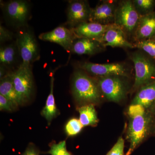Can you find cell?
<instances>
[{
  "label": "cell",
  "mask_w": 155,
  "mask_h": 155,
  "mask_svg": "<svg viewBox=\"0 0 155 155\" xmlns=\"http://www.w3.org/2000/svg\"><path fill=\"white\" fill-rule=\"evenodd\" d=\"M126 139L130 143L125 155H130L146 140L155 134V114L142 106L130 104Z\"/></svg>",
  "instance_id": "6da1fadb"
},
{
  "label": "cell",
  "mask_w": 155,
  "mask_h": 155,
  "mask_svg": "<svg viewBox=\"0 0 155 155\" xmlns=\"http://www.w3.org/2000/svg\"><path fill=\"white\" fill-rule=\"evenodd\" d=\"M72 92L75 101L82 106L99 104L102 96L96 78L78 68L72 75Z\"/></svg>",
  "instance_id": "7a4b0ae2"
},
{
  "label": "cell",
  "mask_w": 155,
  "mask_h": 155,
  "mask_svg": "<svg viewBox=\"0 0 155 155\" xmlns=\"http://www.w3.org/2000/svg\"><path fill=\"white\" fill-rule=\"evenodd\" d=\"M141 16L131 0L118 1L114 24L124 32L128 40H132Z\"/></svg>",
  "instance_id": "3957f363"
},
{
  "label": "cell",
  "mask_w": 155,
  "mask_h": 155,
  "mask_svg": "<svg viewBox=\"0 0 155 155\" xmlns=\"http://www.w3.org/2000/svg\"><path fill=\"white\" fill-rule=\"evenodd\" d=\"M129 58L133 62L135 70L132 91H137L142 87L155 80V61L140 51L130 53Z\"/></svg>",
  "instance_id": "277c9868"
},
{
  "label": "cell",
  "mask_w": 155,
  "mask_h": 155,
  "mask_svg": "<svg viewBox=\"0 0 155 155\" xmlns=\"http://www.w3.org/2000/svg\"><path fill=\"white\" fill-rule=\"evenodd\" d=\"M22 60V64L32 66L40 58L38 43L34 34L27 25L18 28L16 41Z\"/></svg>",
  "instance_id": "5b68a950"
},
{
  "label": "cell",
  "mask_w": 155,
  "mask_h": 155,
  "mask_svg": "<svg viewBox=\"0 0 155 155\" xmlns=\"http://www.w3.org/2000/svg\"><path fill=\"white\" fill-rule=\"evenodd\" d=\"M19 105L28 102L33 94L34 81L32 66L21 64L11 73Z\"/></svg>",
  "instance_id": "8992f818"
},
{
  "label": "cell",
  "mask_w": 155,
  "mask_h": 155,
  "mask_svg": "<svg viewBox=\"0 0 155 155\" xmlns=\"http://www.w3.org/2000/svg\"><path fill=\"white\" fill-rule=\"evenodd\" d=\"M126 78L111 75L95 78L102 95L110 101L118 103L125 98L128 92Z\"/></svg>",
  "instance_id": "52a82bcc"
},
{
  "label": "cell",
  "mask_w": 155,
  "mask_h": 155,
  "mask_svg": "<svg viewBox=\"0 0 155 155\" xmlns=\"http://www.w3.org/2000/svg\"><path fill=\"white\" fill-rule=\"evenodd\" d=\"M75 66V68L81 69L97 77L118 75L128 78L131 72L130 67L125 63L100 64L83 61L77 62Z\"/></svg>",
  "instance_id": "ba28073f"
},
{
  "label": "cell",
  "mask_w": 155,
  "mask_h": 155,
  "mask_svg": "<svg viewBox=\"0 0 155 155\" xmlns=\"http://www.w3.org/2000/svg\"><path fill=\"white\" fill-rule=\"evenodd\" d=\"M29 2L23 0H11L2 4L5 17L13 26L19 28L27 25L30 14Z\"/></svg>",
  "instance_id": "9c48e42d"
},
{
  "label": "cell",
  "mask_w": 155,
  "mask_h": 155,
  "mask_svg": "<svg viewBox=\"0 0 155 155\" xmlns=\"http://www.w3.org/2000/svg\"><path fill=\"white\" fill-rule=\"evenodd\" d=\"M118 3L115 0L99 1L95 8H91L89 22L104 25L114 24Z\"/></svg>",
  "instance_id": "30bf717a"
},
{
  "label": "cell",
  "mask_w": 155,
  "mask_h": 155,
  "mask_svg": "<svg viewBox=\"0 0 155 155\" xmlns=\"http://www.w3.org/2000/svg\"><path fill=\"white\" fill-rule=\"evenodd\" d=\"M91 11L88 1H69L67 9L66 24L70 25V28H74L81 23L89 22Z\"/></svg>",
  "instance_id": "8fae6325"
},
{
  "label": "cell",
  "mask_w": 155,
  "mask_h": 155,
  "mask_svg": "<svg viewBox=\"0 0 155 155\" xmlns=\"http://www.w3.org/2000/svg\"><path fill=\"white\" fill-rule=\"evenodd\" d=\"M39 38L44 41L51 42L61 45L68 52L71 53L72 45L77 38L72 28L58 26L53 30L41 34Z\"/></svg>",
  "instance_id": "7c38bea8"
},
{
  "label": "cell",
  "mask_w": 155,
  "mask_h": 155,
  "mask_svg": "<svg viewBox=\"0 0 155 155\" xmlns=\"http://www.w3.org/2000/svg\"><path fill=\"white\" fill-rule=\"evenodd\" d=\"M115 24L104 25L95 22H87L72 28L77 38H86L101 42L106 31Z\"/></svg>",
  "instance_id": "4fadbf2b"
},
{
  "label": "cell",
  "mask_w": 155,
  "mask_h": 155,
  "mask_svg": "<svg viewBox=\"0 0 155 155\" xmlns=\"http://www.w3.org/2000/svg\"><path fill=\"white\" fill-rule=\"evenodd\" d=\"M101 42L105 47L134 48L133 43L128 40L124 32L116 25L106 31Z\"/></svg>",
  "instance_id": "5bb4252c"
},
{
  "label": "cell",
  "mask_w": 155,
  "mask_h": 155,
  "mask_svg": "<svg viewBox=\"0 0 155 155\" xmlns=\"http://www.w3.org/2000/svg\"><path fill=\"white\" fill-rule=\"evenodd\" d=\"M106 47L102 43L96 40L76 38L72 45L71 53L78 55L93 56L102 52Z\"/></svg>",
  "instance_id": "9a60e30c"
},
{
  "label": "cell",
  "mask_w": 155,
  "mask_h": 155,
  "mask_svg": "<svg viewBox=\"0 0 155 155\" xmlns=\"http://www.w3.org/2000/svg\"><path fill=\"white\" fill-rule=\"evenodd\" d=\"M155 37V11L141 16L134 35L133 43Z\"/></svg>",
  "instance_id": "2e32d148"
},
{
  "label": "cell",
  "mask_w": 155,
  "mask_h": 155,
  "mask_svg": "<svg viewBox=\"0 0 155 155\" xmlns=\"http://www.w3.org/2000/svg\"><path fill=\"white\" fill-rule=\"evenodd\" d=\"M21 57L16 41L10 44L1 46L0 48V63L10 69L15 70V67L18 68L17 65Z\"/></svg>",
  "instance_id": "e0dca14e"
},
{
  "label": "cell",
  "mask_w": 155,
  "mask_h": 155,
  "mask_svg": "<svg viewBox=\"0 0 155 155\" xmlns=\"http://www.w3.org/2000/svg\"><path fill=\"white\" fill-rule=\"evenodd\" d=\"M155 103V80L142 87L137 91L131 104L139 105L150 110Z\"/></svg>",
  "instance_id": "ac0fdd59"
},
{
  "label": "cell",
  "mask_w": 155,
  "mask_h": 155,
  "mask_svg": "<svg viewBox=\"0 0 155 155\" xmlns=\"http://www.w3.org/2000/svg\"><path fill=\"white\" fill-rule=\"evenodd\" d=\"M1 79L0 94L10 100L17 108L19 106V99L12 80L11 73Z\"/></svg>",
  "instance_id": "d6986e66"
},
{
  "label": "cell",
  "mask_w": 155,
  "mask_h": 155,
  "mask_svg": "<svg viewBox=\"0 0 155 155\" xmlns=\"http://www.w3.org/2000/svg\"><path fill=\"white\" fill-rule=\"evenodd\" d=\"M94 105L92 104L84 105L78 108L81 123L84 126H96L99 122Z\"/></svg>",
  "instance_id": "ffe728a7"
},
{
  "label": "cell",
  "mask_w": 155,
  "mask_h": 155,
  "mask_svg": "<svg viewBox=\"0 0 155 155\" xmlns=\"http://www.w3.org/2000/svg\"><path fill=\"white\" fill-rule=\"evenodd\" d=\"M55 70L54 71L51 79V90L47 98L45 105L41 112L42 116L47 120L48 123H51L53 119L58 116L59 112L56 107L54 95V74Z\"/></svg>",
  "instance_id": "44dd1931"
},
{
  "label": "cell",
  "mask_w": 155,
  "mask_h": 155,
  "mask_svg": "<svg viewBox=\"0 0 155 155\" xmlns=\"http://www.w3.org/2000/svg\"><path fill=\"white\" fill-rule=\"evenodd\" d=\"M136 10L140 16L153 13L155 7V0H133Z\"/></svg>",
  "instance_id": "7402d4cb"
},
{
  "label": "cell",
  "mask_w": 155,
  "mask_h": 155,
  "mask_svg": "<svg viewBox=\"0 0 155 155\" xmlns=\"http://www.w3.org/2000/svg\"><path fill=\"white\" fill-rule=\"evenodd\" d=\"M134 48L144 52L151 59L155 61V40L153 39L140 41L133 43Z\"/></svg>",
  "instance_id": "603a6c76"
},
{
  "label": "cell",
  "mask_w": 155,
  "mask_h": 155,
  "mask_svg": "<svg viewBox=\"0 0 155 155\" xmlns=\"http://www.w3.org/2000/svg\"><path fill=\"white\" fill-rule=\"evenodd\" d=\"M83 127L79 119L73 118L69 120L66 124L65 130L69 136H73L80 133Z\"/></svg>",
  "instance_id": "cb8c5ba5"
},
{
  "label": "cell",
  "mask_w": 155,
  "mask_h": 155,
  "mask_svg": "<svg viewBox=\"0 0 155 155\" xmlns=\"http://www.w3.org/2000/svg\"><path fill=\"white\" fill-rule=\"evenodd\" d=\"M48 153L51 155H72L67 151L65 140L58 143H53Z\"/></svg>",
  "instance_id": "d4e9b609"
},
{
  "label": "cell",
  "mask_w": 155,
  "mask_h": 155,
  "mask_svg": "<svg viewBox=\"0 0 155 155\" xmlns=\"http://www.w3.org/2000/svg\"><path fill=\"white\" fill-rule=\"evenodd\" d=\"M125 141L122 137H119L114 147L106 155H124Z\"/></svg>",
  "instance_id": "484cf974"
},
{
  "label": "cell",
  "mask_w": 155,
  "mask_h": 155,
  "mask_svg": "<svg viewBox=\"0 0 155 155\" xmlns=\"http://www.w3.org/2000/svg\"><path fill=\"white\" fill-rule=\"evenodd\" d=\"M14 104L5 97L0 94V110L12 112L16 109Z\"/></svg>",
  "instance_id": "4316f807"
},
{
  "label": "cell",
  "mask_w": 155,
  "mask_h": 155,
  "mask_svg": "<svg viewBox=\"0 0 155 155\" xmlns=\"http://www.w3.org/2000/svg\"><path fill=\"white\" fill-rule=\"evenodd\" d=\"M13 38L14 34L13 32L3 25H0V42L1 44L12 40Z\"/></svg>",
  "instance_id": "83f0119b"
},
{
  "label": "cell",
  "mask_w": 155,
  "mask_h": 155,
  "mask_svg": "<svg viewBox=\"0 0 155 155\" xmlns=\"http://www.w3.org/2000/svg\"><path fill=\"white\" fill-rule=\"evenodd\" d=\"M22 155H39V153L35 147L30 146L27 148Z\"/></svg>",
  "instance_id": "f1b7e54d"
},
{
  "label": "cell",
  "mask_w": 155,
  "mask_h": 155,
  "mask_svg": "<svg viewBox=\"0 0 155 155\" xmlns=\"http://www.w3.org/2000/svg\"><path fill=\"white\" fill-rule=\"evenodd\" d=\"M150 110L151 112H152L153 113L155 114V103L154 104L153 107H152V108H151V109Z\"/></svg>",
  "instance_id": "f546056e"
},
{
  "label": "cell",
  "mask_w": 155,
  "mask_h": 155,
  "mask_svg": "<svg viewBox=\"0 0 155 155\" xmlns=\"http://www.w3.org/2000/svg\"><path fill=\"white\" fill-rule=\"evenodd\" d=\"M152 39H153L154 40H155V37H154Z\"/></svg>",
  "instance_id": "4dcf8cb0"
}]
</instances>
